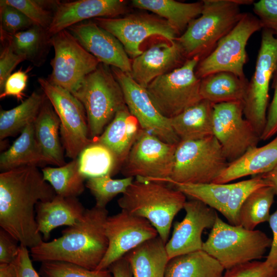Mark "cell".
Returning <instances> with one entry per match:
<instances>
[{
  "label": "cell",
  "instance_id": "7c38bea8",
  "mask_svg": "<svg viewBox=\"0 0 277 277\" xmlns=\"http://www.w3.org/2000/svg\"><path fill=\"white\" fill-rule=\"evenodd\" d=\"M177 145L142 129L121 167L122 173L125 177L165 183L172 172Z\"/></svg>",
  "mask_w": 277,
  "mask_h": 277
},
{
  "label": "cell",
  "instance_id": "d590c367",
  "mask_svg": "<svg viewBox=\"0 0 277 277\" xmlns=\"http://www.w3.org/2000/svg\"><path fill=\"white\" fill-rule=\"evenodd\" d=\"M170 185L186 196L199 201L224 215L232 183H174Z\"/></svg>",
  "mask_w": 277,
  "mask_h": 277
},
{
  "label": "cell",
  "instance_id": "484cf974",
  "mask_svg": "<svg viewBox=\"0 0 277 277\" xmlns=\"http://www.w3.org/2000/svg\"><path fill=\"white\" fill-rule=\"evenodd\" d=\"M213 104L202 100L170 118L172 129L180 141L197 140L213 135Z\"/></svg>",
  "mask_w": 277,
  "mask_h": 277
},
{
  "label": "cell",
  "instance_id": "6da1fadb",
  "mask_svg": "<svg viewBox=\"0 0 277 277\" xmlns=\"http://www.w3.org/2000/svg\"><path fill=\"white\" fill-rule=\"evenodd\" d=\"M56 193L36 166H23L0 174V226L21 245L31 249L43 241L34 216L38 202Z\"/></svg>",
  "mask_w": 277,
  "mask_h": 277
},
{
  "label": "cell",
  "instance_id": "f907efd6",
  "mask_svg": "<svg viewBox=\"0 0 277 277\" xmlns=\"http://www.w3.org/2000/svg\"><path fill=\"white\" fill-rule=\"evenodd\" d=\"M268 223L273 237L270 249L265 262L269 267L277 269V208L270 215Z\"/></svg>",
  "mask_w": 277,
  "mask_h": 277
},
{
  "label": "cell",
  "instance_id": "ac0fdd59",
  "mask_svg": "<svg viewBox=\"0 0 277 277\" xmlns=\"http://www.w3.org/2000/svg\"><path fill=\"white\" fill-rule=\"evenodd\" d=\"M183 209L185 215L174 224L172 236L165 245L169 260L202 250V233L213 228L218 216L215 210L194 199L186 201Z\"/></svg>",
  "mask_w": 277,
  "mask_h": 277
},
{
  "label": "cell",
  "instance_id": "836d02e7",
  "mask_svg": "<svg viewBox=\"0 0 277 277\" xmlns=\"http://www.w3.org/2000/svg\"><path fill=\"white\" fill-rule=\"evenodd\" d=\"M275 195L270 186L261 187L252 192L240 209L239 225L248 230H254L259 224L268 222Z\"/></svg>",
  "mask_w": 277,
  "mask_h": 277
},
{
  "label": "cell",
  "instance_id": "bcb514c9",
  "mask_svg": "<svg viewBox=\"0 0 277 277\" xmlns=\"http://www.w3.org/2000/svg\"><path fill=\"white\" fill-rule=\"evenodd\" d=\"M0 54V91L2 92L5 82L11 74L12 71L20 63L26 60L21 55L16 54L6 43Z\"/></svg>",
  "mask_w": 277,
  "mask_h": 277
},
{
  "label": "cell",
  "instance_id": "ba28073f",
  "mask_svg": "<svg viewBox=\"0 0 277 277\" xmlns=\"http://www.w3.org/2000/svg\"><path fill=\"white\" fill-rule=\"evenodd\" d=\"M201 60L196 56L180 67L154 79L146 88L154 106L165 117L171 118L202 99L201 79L195 75Z\"/></svg>",
  "mask_w": 277,
  "mask_h": 277
},
{
  "label": "cell",
  "instance_id": "4fadbf2b",
  "mask_svg": "<svg viewBox=\"0 0 277 277\" xmlns=\"http://www.w3.org/2000/svg\"><path fill=\"white\" fill-rule=\"evenodd\" d=\"M49 43L53 47L54 56L51 61L52 70L48 80L73 94L100 62L67 29L52 36Z\"/></svg>",
  "mask_w": 277,
  "mask_h": 277
},
{
  "label": "cell",
  "instance_id": "f546056e",
  "mask_svg": "<svg viewBox=\"0 0 277 277\" xmlns=\"http://www.w3.org/2000/svg\"><path fill=\"white\" fill-rule=\"evenodd\" d=\"M132 6L149 10L166 20L177 31H185L190 23L201 14L203 1L183 3L173 0H133Z\"/></svg>",
  "mask_w": 277,
  "mask_h": 277
},
{
  "label": "cell",
  "instance_id": "f1b7e54d",
  "mask_svg": "<svg viewBox=\"0 0 277 277\" xmlns=\"http://www.w3.org/2000/svg\"><path fill=\"white\" fill-rule=\"evenodd\" d=\"M249 81L229 72H220L201 79L202 100L213 104L244 101Z\"/></svg>",
  "mask_w": 277,
  "mask_h": 277
},
{
  "label": "cell",
  "instance_id": "7dc6e473",
  "mask_svg": "<svg viewBox=\"0 0 277 277\" xmlns=\"http://www.w3.org/2000/svg\"><path fill=\"white\" fill-rule=\"evenodd\" d=\"M271 88L273 96L267 112L266 121L260 139L266 141L277 134V67L273 73Z\"/></svg>",
  "mask_w": 277,
  "mask_h": 277
},
{
  "label": "cell",
  "instance_id": "ffe728a7",
  "mask_svg": "<svg viewBox=\"0 0 277 277\" xmlns=\"http://www.w3.org/2000/svg\"><path fill=\"white\" fill-rule=\"evenodd\" d=\"M127 10L123 0H78L57 1L50 26L46 30L48 39L69 27L89 18H114Z\"/></svg>",
  "mask_w": 277,
  "mask_h": 277
},
{
  "label": "cell",
  "instance_id": "ee69618b",
  "mask_svg": "<svg viewBox=\"0 0 277 277\" xmlns=\"http://www.w3.org/2000/svg\"><path fill=\"white\" fill-rule=\"evenodd\" d=\"M253 11L260 21L263 29L270 31L277 37V0L254 2Z\"/></svg>",
  "mask_w": 277,
  "mask_h": 277
},
{
  "label": "cell",
  "instance_id": "4dcf8cb0",
  "mask_svg": "<svg viewBox=\"0 0 277 277\" xmlns=\"http://www.w3.org/2000/svg\"><path fill=\"white\" fill-rule=\"evenodd\" d=\"M224 267L203 250L169 260L165 277H223Z\"/></svg>",
  "mask_w": 277,
  "mask_h": 277
},
{
  "label": "cell",
  "instance_id": "f5cc1de1",
  "mask_svg": "<svg viewBox=\"0 0 277 277\" xmlns=\"http://www.w3.org/2000/svg\"><path fill=\"white\" fill-rule=\"evenodd\" d=\"M260 175L272 188L277 195V165L270 171Z\"/></svg>",
  "mask_w": 277,
  "mask_h": 277
},
{
  "label": "cell",
  "instance_id": "c3c4849f",
  "mask_svg": "<svg viewBox=\"0 0 277 277\" xmlns=\"http://www.w3.org/2000/svg\"><path fill=\"white\" fill-rule=\"evenodd\" d=\"M17 241L3 229L0 230V264L14 262L20 248Z\"/></svg>",
  "mask_w": 277,
  "mask_h": 277
},
{
  "label": "cell",
  "instance_id": "d6986e66",
  "mask_svg": "<svg viewBox=\"0 0 277 277\" xmlns=\"http://www.w3.org/2000/svg\"><path fill=\"white\" fill-rule=\"evenodd\" d=\"M67 30L100 63L130 74L132 62L122 43L112 33L92 21L76 24Z\"/></svg>",
  "mask_w": 277,
  "mask_h": 277
},
{
  "label": "cell",
  "instance_id": "74e56055",
  "mask_svg": "<svg viewBox=\"0 0 277 277\" xmlns=\"http://www.w3.org/2000/svg\"><path fill=\"white\" fill-rule=\"evenodd\" d=\"M133 181L132 177L113 179L110 174L88 179L86 187L94 196L95 206L106 208L107 204L119 194H123Z\"/></svg>",
  "mask_w": 277,
  "mask_h": 277
},
{
  "label": "cell",
  "instance_id": "2e32d148",
  "mask_svg": "<svg viewBox=\"0 0 277 277\" xmlns=\"http://www.w3.org/2000/svg\"><path fill=\"white\" fill-rule=\"evenodd\" d=\"M111 69L121 87L127 108L142 128L164 142L178 144L180 140L172 129L170 118L157 110L146 88L136 82L130 73L113 67Z\"/></svg>",
  "mask_w": 277,
  "mask_h": 277
},
{
  "label": "cell",
  "instance_id": "7a4b0ae2",
  "mask_svg": "<svg viewBox=\"0 0 277 277\" xmlns=\"http://www.w3.org/2000/svg\"><path fill=\"white\" fill-rule=\"evenodd\" d=\"M108 215L106 208L86 209L83 217L63 230L61 236L30 249L32 260L66 262L95 270L108 246L105 232Z\"/></svg>",
  "mask_w": 277,
  "mask_h": 277
},
{
  "label": "cell",
  "instance_id": "e0dca14e",
  "mask_svg": "<svg viewBox=\"0 0 277 277\" xmlns=\"http://www.w3.org/2000/svg\"><path fill=\"white\" fill-rule=\"evenodd\" d=\"M107 250L96 270L107 269L115 261L146 241L157 236L155 228L146 219L122 210L108 216L105 224Z\"/></svg>",
  "mask_w": 277,
  "mask_h": 277
},
{
  "label": "cell",
  "instance_id": "5bb4252c",
  "mask_svg": "<svg viewBox=\"0 0 277 277\" xmlns=\"http://www.w3.org/2000/svg\"><path fill=\"white\" fill-rule=\"evenodd\" d=\"M213 135L229 162H233L248 149L258 146L260 136L244 115L243 102L213 104Z\"/></svg>",
  "mask_w": 277,
  "mask_h": 277
},
{
  "label": "cell",
  "instance_id": "8d00e7d4",
  "mask_svg": "<svg viewBox=\"0 0 277 277\" xmlns=\"http://www.w3.org/2000/svg\"><path fill=\"white\" fill-rule=\"evenodd\" d=\"M1 39L16 54L32 61L39 56L45 44L49 43L46 30L36 25L13 34L1 32Z\"/></svg>",
  "mask_w": 277,
  "mask_h": 277
},
{
  "label": "cell",
  "instance_id": "52a82bcc",
  "mask_svg": "<svg viewBox=\"0 0 277 277\" xmlns=\"http://www.w3.org/2000/svg\"><path fill=\"white\" fill-rule=\"evenodd\" d=\"M229 165L221 145L213 136L180 141L171 175L165 183H214Z\"/></svg>",
  "mask_w": 277,
  "mask_h": 277
},
{
  "label": "cell",
  "instance_id": "816d5d0a",
  "mask_svg": "<svg viewBox=\"0 0 277 277\" xmlns=\"http://www.w3.org/2000/svg\"><path fill=\"white\" fill-rule=\"evenodd\" d=\"M108 269L113 277H133L130 264L124 256L113 262Z\"/></svg>",
  "mask_w": 277,
  "mask_h": 277
},
{
  "label": "cell",
  "instance_id": "83f0119b",
  "mask_svg": "<svg viewBox=\"0 0 277 277\" xmlns=\"http://www.w3.org/2000/svg\"><path fill=\"white\" fill-rule=\"evenodd\" d=\"M60 126V119L46 97L34 122V132L37 142L50 164L57 167L66 164L58 135Z\"/></svg>",
  "mask_w": 277,
  "mask_h": 277
},
{
  "label": "cell",
  "instance_id": "7402d4cb",
  "mask_svg": "<svg viewBox=\"0 0 277 277\" xmlns=\"http://www.w3.org/2000/svg\"><path fill=\"white\" fill-rule=\"evenodd\" d=\"M35 217L37 229L45 241L54 228L72 226L83 217L86 209L76 197L56 195L51 201L38 202L36 205Z\"/></svg>",
  "mask_w": 277,
  "mask_h": 277
},
{
  "label": "cell",
  "instance_id": "db71d44e",
  "mask_svg": "<svg viewBox=\"0 0 277 277\" xmlns=\"http://www.w3.org/2000/svg\"><path fill=\"white\" fill-rule=\"evenodd\" d=\"M0 277H17L15 262L0 264Z\"/></svg>",
  "mask_w": 277,
  "mask_h": 277
},
{
  "label": "cell",
  "instance_id": "9a60e30c",
  "mask_svg": "<svg viewBox=\"0 0 277 277\" xmlns=\"http://www.w3.org/2000/svg\"><path fill=\"white\" fill-rule=\"evenodd\" d=\"M94 21L115 36L133 59L143 52L140 45L150 36H160L172 42L180 36L166 20L156 15L137 13L122 18L97 17Z\"/></svg>",
  "mask_w": 277,
  "mask_h": 277
},
{
  "label": "cell",
  "instance_id": "277c9868",
  "mask_svg": "<svg viewBox=\"0 0 277 277\" xmlns=\"http://www.w3.org/2000/svg\"><path fill=\"white\" fill-rule=\"evenodd\" d=\"M202 1L201 16L192 21L176 39L186 60L198 56L201 60L209 55L241 18L244 13L240 6L254 3L249 0Z\"/></svg>",
  "mask_w": 277,
  "mask_h": 277
},
{
  "label": "cell",
  "instance_id": "681fc988",
  "mask_svg": "<svg viewBox=\"0 0 277 277\" xmlns=\"http://www.w3.org/2000/svg\"><path fill=\"white\" fill-rule=\"evenodd\" d=\"M30 256L27 248L20 245L18 256L14 261L17 277H41L34 268Z\"/></svg>",
  "mask_w": 277,
  "mask_h": 277
},
{
  "label": "cell",
  "instance_id": "8fae6325",
  "mask_svg": "<svg viewBox=\"0 0 277 277\" xmlns=\"http://www.w3.org/2000/svg\"><path fill=\"white\" fill-rule=\"evenodd\" d=\"M277 67V37L263 29L254 74L243 101L244 115L261 136L265 126L270 81Z\"/></svg>",
  "mask_w": 277,
  "mask_h": 277
},
{
  "label": "cell",
  "instance_id": "5b68a950",
  "mask_svg": "<svg viewBox=\"0 0 277 277\" xmlns=\"http://www.w3.org/2000/svg\"><path fill=\"white\" fill-rule=\"evenodd\" d=\"M72 94L84 106L89 136L94 142L116 113L127 107L121 87L111 69L101 63Z\"/></svg>",
  "mask_w": 277,
  "mask_h": 277
},
{
  "label": "cell",
  "instance_id": "cb8c5ba5",
  "mask_svg": "<svg viewBox=\"0 0 277 277\" xmlns=\"http://www.w3.org/2000/svg\"><path fill=\"white\" fill-rule=\"evenodd\" d=\"M142 129L136 118L126 107L116 113L94 142L104 145L112 152L119 169Z\"/></svg>",
  "mask_w": 277,
  "mask_h": 277
},
{
  "label": "cell",
  "instance_id": "ab89813d",
  "mask_svg": "<svg viewBox=\"0 0 277 277\" xmlns=\"http://www.w3.org/2000/svg\"><path fill=\"white\" fill-rule=\"evenodd\" d=\"M39 274L41 277H113L108 269L90 270L62 261L42 262Z\"/></svg>",
  "mask_w": 277,
  "mask_h": 277
},
{
  "label": "cell",
  "instance_id": "1f68e13d",
  "mask_svg": "<svg viewBox=\"0 0 277 277\" xmlns=\"http://www.w3.org/2000/svg\"><path fill=\"white\" fill-rule=\"evenodd\" d=\"M45 94L34 91L17 106L0 112L1 141L21 132L35 121L46 99Z\"/></svg>",
  "mask_w": 277,
  "mask_h": 277
},
{
  "label": "cell",
  "instance_id": "8992f818",
  "mask_svg": "<svg viewBox=\"0 0 277 277\" xmlns=\"http://www.w3.org/2000/svg\"><path fill=\"white\" fill-rule=\"evenodd\" d=\"M271 241L261 230L228 224L218 216L202 250L219 261L226 270L261 259L270 247Z\"/></svg>",
  "mask_w": 277,
  "mask_h": 277
},
{
  "label": "cell",
  "instance_id": "9c48e42d",
  "mask_svg": "<svg viewBox=\"0 0 277 277\" xmlns=\"http://www.w3.org/2000/svg\"><path fill=\"white\" fill-rule=\"evenodd\" d=\"M263 29L256 16L244 13L235 27L217 43L213 51L199 62L195 75L199 79L220 72H229L246 78L244 66L247 61L246 47L255 32Z\"/></svg>",
  "mask_w": 277,
  "mask_h": 277
},
{
  "label": "cell",
  "instance_id": "603a6c76",
  "mask_svg": "<svg viewBox=\"0 0 277 277\" xmlns=\"http://www.w3.org/2000/svg\"><path fill=\"white\" fill-rule=\"evenodd\" d=\"M277 165V134L270 142L248 149L227 167L213 183L226 184L248 175L267 173Z\"/></svg>",
  "mask_w": 277,
  "mask_h": 277
},
{
  "label": "cell",
  "instance_id": "b9f144b4",
  "mask_svg": "<svg viewBox=\"0 0 277 277\" xmlns=\"http://www.w3.org/2000/svg\"><path fill=\"white\" fill-rule=\"evenodd\" d=\"M1 32L13 34L27 29L34 23L21 11L0 1Z\"/></svg>",
  "mask_w": 277,
  "mask_h": 277
},
{
  "label": "cell",
  "instance_id": "7bdbcfd3",
  "mask_svg": "<svg viewBox=\"0 0 277 277\" xmlns=\"http://www.w3.org/2000/svg\"><path fill=\"white\" fill-rule=\"evenodd\" d=\"M223 277H277V269L265 261H253L226 270Z\"/></svg>",
  "mask_w": 277,
  "mask_h": 277
},
{
  "label": "cell",
  "instance_id": "f35d334b",
  "mask_svg": "<svg viewBox=\"0 0 277 277\" xmlns=\"http://www.w3.org/2000/svg\"><path fill=\"white\" fill-rule=\"evenodd\" d=\"M265 186H270L260 175L232 183L224 215L230 224L239 225L238 214L243 203L254 190Z\"/></svg>",
  "mask_w": 277,
  "mask_h": 277
},
{
  "label": "cell",
  "instance_id": "60d3db41",
  "mask_svg": "<svg viewBox=\"0 0 277 277\" xmlns=\"http://www.w3.org/2000/svg\"><path fill=\"white\" fill-rule=\"evenodd\" d=\"M7 4L12 6L23 13L35 25L46 30L52 22L53 12L47 6L53 5L55 1L34 0H4Z\"/></svg>",
  "mask_w": 277,
  "mask_h": 277
},
{
  "label": "cell",
  "instance_id": "4316f807",
  "mask_svg": "<svg viewBox=\"0 0 277 277\" xmlns=\"http://www.w3.org/2000/svg\"><path fill=\"white\" fill-rule=\"evenodd\" d=\"M50 164L36 140L34 123L27 125L10 147L0 155V169L3 171L23 166Z\"/></svg>",
  "mask_w": 277,
  "mask_h": 277
},
{
  "label": "cell",
  "instance_id": "3957f363",
  "mask_svg": "<svg viewBox=\"0 0 277 277\" xmlns=\"http://www.w3.org/2000/svg\"><path fill=\"white\" fill-rule=\"evenodd\" d=\"M186 197L165 183L136 179L117 203L122 210L148 220L166 243L173 219L183 209Z\"/></svg>",
  "mask_w": 277,
  "mask_h": 277
},
{
  "label": "cell",
  "instance_id": "d6a6232c",
  "mask_svg": "<svg viewBox=\"0 0 277 277\" xmlns=\"http://www.w3.org/2000/svg\"><path fill=\"white\" fill-rule=\"evenodd\" d=\"M42 172L44 180L51 186L56 195L76 197L85 190V179L79 171L77 158L62 166L45 167Z\"/></svg>",
  "mask_w": 277,
  "mask_h": 277
},
{
  "label": "cell",
  "instance_id": "f6af8a7d",
  "mask_svg": "<svg viewBox=\"0 0 277 277\" xmlns=\"http://www.w3.org/2000/svg\"><path fill=\"white\" fill-rule=\"evenodd\" d=\"M28 70H19L11 74L5 82L3 91L0 94V98L2 99L8 96H12L18 101L23 100L24 92L28 78Z\"/></svg>",
  "mask_w": 277,
  "mask_h": 277
},
{
  "label": "cell",
  "instance_id": "d4e9b609",
  "mask_svg": "<svg viewBox=\"0 0 277 277\" xmlns=\"http://www.w3.org/2000/svg\"><path fill=\"white\" fill-rule=\"evenodd\" d=\"M166 243L158 235L145 241L128 252L133 277H165L169 261Z\"/></svg>",
  "mask_w": 277,
  "mask_h": 277
},
{
  "label": "cell",
  "instance_id": "e575fe53",
  "mask_svg": "<svg viewBox=\"0 0 277 277\" xmlns=\"http://www.w3.org/2000/svg\"><path fill=\"white\" fill-rule=\"evenodd\" d=\"M77 159L79 171L85 179L111 175L118 170L112 152L97 142L86 147Z\"/></svg>",
  "mask_w": 277,
  "mask_h": 277
},
{
  "label": "cell",
  "instance_id": "44dd1931",
  "mask_svg": "<svg viewBox=\"0 0 277 277\" xmlns=\"http://www.w3.org/2000/svg\"><path fill=\"white\" fill-rule=\"evenodd\" d=\"M186 60L176 40L159 42L133 59L130 75L146 88L154 79L180 67Z\"/></svg>",
  "mask_w": 277,
  "mask_h": 277
},
{
  "label": "cell",
  "instance_id": "30bf717a",
  "mask_svg": "<svg viewBox=\"0 0 277 277\" xmlns=\"http://www.w3.org/2000/svg\"><path fill=\"white\" fill-rule=\"evenodd\" d=\"M38 82L60 121V132L66 156L72 160L94 143L90 138L84 106L69 91L39 77Z\"/></svg>",
  "mask_w": 277,
  "mask_h": 277
}]
</instances>
